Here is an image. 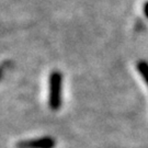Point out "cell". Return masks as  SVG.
<instances>
[{
  "label": "cell",
  "mask_w": 148,
  "mask_h": 148,
  "mask_svg": "<svg viewBox=\"0 0 148 148\" xmlns=\"http://www.w3.org/2000/svg\"><path fill=\"white\" fill-rule=\"evenodd\" d=\"M62 82L63 77L59 71H53L49 77V97L48 104L49 108L56 111L62 106Z\"/></svg>",
  "instance_id": "6da1fadb"
},
{
  "label": "cell",
  "mask_w": 148,
  "mask_h": 148,
  "mask_svg": "<svg viewBox=\"0 0 148 148\" xmlns=\"http://www.w3.org/2000/svg\"><path fill=\"white\" fill-rule=\"evenodd\" d=\"M55 139L52 137H42L31 140H24L18 144V148H54Z\"/></svg>",
  "instance_id": "7a4b0ae2"
},
{
  "label": "cell",
  "mask_w": 148,
  "mask_h": 148,
  "mask_svg": "<svg viewBox=\"0 0 148 148\" xmlns=\"http://www.w3.org/2000/svg\"><path fill=\"white\" fill-rule=\"evenodd\" d=\"M137 70L139 71V74L142 75V77L144 78L146 85L148 87V63L145 60H140L137 64Z\"/></svg>",
  "instance_id": "3957f363"
},
{
  "label": "cell",
  "mask_w": 148,
  "mask_h": 148,
  "mask_svg": "<svg viewBox=\"0 0 148 148\" xmlns=\"http://www.w3.org/2000/svg\"><path fill=\"white\" fill-rule=\"evenodd\" d=\"M144 11H145V16L148 18V2L146 3V5H145V8H144Z\"/></svg>",
  "instance_id": "277c9868"
},
{
  "label": "cell",
  "mask_w": 148,
  "mask_h": 148,
  "mask_svg": "<svg viewBox=\"0 0 148 148\" xmlns=\"http://www.w3.org/2000/svg\"><path fill=\"white\" fill-rule=\"evenodd\" d=\"M2 74H3V66L0 67V78L2 77Z\"/></svg>",
  "instance_id": "5b68a950"
}]
</instances>
